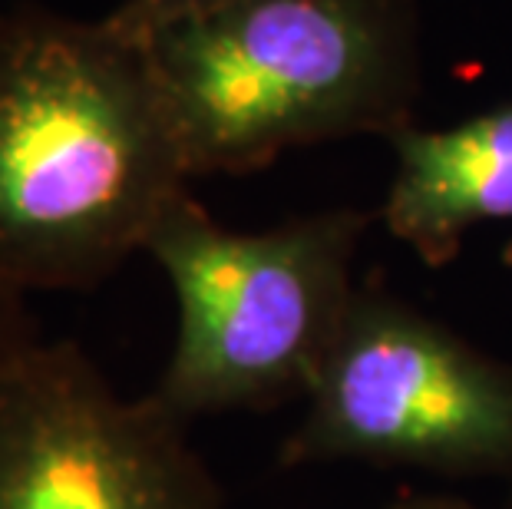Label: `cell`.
<instances>
[{
	"mask_svg": "<svg viewBox=\"0 0 512 509\" xmlns=\"http://www.w3.org/2000/svg\"><path fill=\"white\" fill-rule=\"evenodd\" d=\"M146 40L110 17L0 14V281L83 291L189 192Z\"/></svg>",
	"mask_w": 512,
	"mask_h": 509,
	"instance_id": "6da1fadb",
	"label": "cell"
},
{
	"mask_svg": "<svg viewBox=\"0 0 512 509\" xmlns=\"http://www.w3.org/2000/svg\"><path fill=\"white\" fill-rule=\"evenodd\" d=\"M195 176L255 172L298 146L413 126V0H235L146 40Z\"/></svg>",
	"mask_w": 512,
	"mask_h": 509,
	"instance_id": "7a4b0ae2",
	"label": "cell"
},
{
	"mask_svg": "<svg viewBox=\"0 0 512 509\" xmlns=\"http://www.w3.org/2000/svg\"><path fill=\"white\" fill-rule=\"evenodd\" d=\"M367 225L361 209H328L235 232L185 192L146 242L179 305L152 397L182 424L304 400L357 298L354 258Z\"/></svg>",
	"mask_w": 512,
	"mask_h": 509,
	"instance_id": "3957f363",
	"label": "cell"
},
{
	"mask_svg": "<svg viewBox=\"0 0 512 509\" xmlns=\"http://www.w3.org/2000/svg\"><path fill=\"white\" fill-rule=\"evenodd\" d=\"M281 463H370L512 480V364L380 288L351 314Z\"/></svg>",
	"mask_w": 512,
	"mask_h": 509,
	"instance_id": "277c9868",
	"label": "cell"
},
{
	"mask_svg": "<svg viewBox=\"0 0 512 509\" xmlns=\"http://www.w3.org/2000/svg\"><path fill=\"white\" fill-rule=\"evenodd\" d=\"M0 509H222L185 424L70 341L0 361Z\"/></svg>",
	"mask_w": 512,
	"mask_h": 509,
	"instance_id": "5b68a950",
	"label": "cell"
},
{
	"mask_svg": "<svg viewBox=\"0 0 512 509\" xmlns=\"http://www.w3.org/2000/svg\"><path fill=\"white\" fill-rule=\"evenodd\" d=\"M394 143L384 229L430 268L479 225L512 222V100L443 129L407 126Z\"/></svg>",
	"mask_w": 512,
	"mask_h": 509,
	"instance_id": "8992f818",
	"label": "cell"
},
{
	"mask_svg": "<svg viewBox=\"0 0 512 509\" xmlns=\"http://www.w3.org/2000/svg\"><path fill=\"white\" fill-rule=\"evenodd\" d=\"M235 4V0H123L113 14H106L123 34L136 40H149L152 34L166 30L179 20L199 17L205 10Z\"/></svg>",
	"mask_w": 512,
	"mask_h": 509,
	"instance_id": "52a82bcc",
	"label": "cell"
},
{
	"mask_svg": "<svg viewBox=\"0 0 512 509\" xmlns=\"http://www.w3.org/2000/svg\"><path fill=\"white\" fill-rule=\"evenodd\" d=\"M34 338H37V331L27 318L24 295L0 281V361Z\"/></svg>",
	"mask_w": 512,
	"mask_h": 509,
	"instance_id": "ba28073f",
	"label": "cell"
},
{
	"mask_svg": "<svg viewBox=\"0 0 512 509\" xmlns=\"http://www.w3.org/2000/svg\"><path fill=\"white\" fill-rule=\"evenodd\" d=\"M390 509H473L466 500H456V496H410V500H400Z\"/></svg>",
	"mask_w": 512,
	"mask_h": 509,
	"instance_id": "9c48e42d",
	"label": "cell"
},
{
	"mask_svg": "<svg viewBox=\"0 0 512 509\" xmlns=\"http://www.w3.org/2000/svg\"><path fill=\"white\" fill-rule=\"evenodd\" d=\"M503 262H506V265L512 268V242H509V245L503 248Z\"/></svg>",
	"mask_w": 512,
	"mask_h": 509,
	"instance_id": "30bf717a",
	"label": "cell"
}]
</instances>
